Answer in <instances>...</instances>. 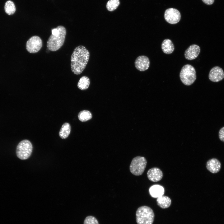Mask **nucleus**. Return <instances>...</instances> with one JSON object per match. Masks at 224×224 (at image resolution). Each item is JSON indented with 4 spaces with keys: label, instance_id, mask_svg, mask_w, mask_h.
I'll return each instance as SVG.
<instances>
[{
    "label": "nucleus",
    "instance_id": "nucleus-21",
    "mask_svg": "<svg viewBox=\"0 0 224 224\" xmlns=\"http://www.w3.org/2000/svg\"><path fill=\"white\" fill-rule=\"evenodd\" d=\"M119 4V0H109L107 2L106 8L109 11H112L116 9Z\"/></svg>",
    "mask_w": 224,
    "mask_h": 224
},
{
    "label": "nucleus",
    "instance_id": "nucleus-5",
    "mask_svg": "<svg viewBox=\"0 0 224 224\" xmlns=\"http://www.w3.org/2000/svg\"><path fill=\"white\" fill-rule=\"evenodd\" d=\"M33 149L31 143L27 139L20 142L17 145L16 149L17 157L21 160H26L31 155Z\"/></svg>",
    "mask_w": 224,
    "mask_h": 224
},
{
    "label": "nucleus",
    "instance_id": "nucleus-2",
    "mask_svg": "<svg viewBox=\"0 0 224 224\" xmlns=\"http://www.w3.org/2000/svg\"><path fill=\"white\" fill-rule=\"evenodd\" d=\"M52 34L47 42L48 49L52 51L58 50L63 45L66 34L65 28L59 26L51 30Z\"/></svg>",
    "mask_w": 224,
    "mask_h": 224
},
{
    "label": "nucleus",
    "instance_id": "nucleus-14",
    "mask_svg": "<svg viewBox=\"0 0 224 224\" xmlns=\"http://www.w3.org/2000/svg\"><path fill=\"white\" fill-rule=\"evenodd\" d=\"M164 191V188L162 186L158 184L152 186L149 189L150 195L155 198H157L163 195Z\"/></svg>",
    "mask_w": 224,
    "mask_h": 224
},
{
    "label": "nucleus",
    "instance_id": "nucleus-7",
    "mask_svg": "<svg viewBox=\"0 0 224 224\" xmlns=\"http://www.w3.org/2000/svg\"><path fill=\"white\" fill-rule=\"evenodd\" d=\"M42 46V41L40 38L38 36H32L27 41L26 48L30 53L38 52Z\"/></svg>",
    "mask_w": 224,
    "mask_h": 224
},
{
    "label": "nucleus",
    "instance_id": "nucleus-24",
    "mask_svg": "<svg viewBox=\"0 0 224 224\" xmlns=\"http://www.w3.org/2000/svg\"><path fill=\"white\" fill-rule=\"evenodd\" d=\"M202 1L205 4L208 5H211L212 4L214 0H202Z\"/></svg>",
    "mask_w": 224,
    "mask_h": 224
},
{
    "label": "nucleus",
    "instance_id": "nucleus-3",
    "mask_svg": "<svg viewBox=\"0 0 224 224\" xmlns=\"http://www.w3.org/2000/svg\"><path fill=\"white\" fill-rule=\"evenodd\" d=\"M154 218L153 211L149 207L141 206L137 210L136 220L138 224H152Z\"/></svg>",
    "mask_w": 224,
    "mask_h": 224
},
{
    "label": "nucleus",
    "instance_id": "nucleus-12",
    "mask_svg": "<svg viewBox=\"0 0 224 224\" xmlns=\"http://www.w3.org/2000/svg\"><path fill=\"white\" fill-rule=\"evenodd\" d=\"M147 175L148 179L154 182L159 181L162 179L163 176L162 171L157 167L152 168L149 170Z\"/></svg>",
    "mask_w": 224,
    "mask_h": 224
},
{
    "label": "nucleus",
    "instance_id": "nucleus-19",
    "mask_svg": "<svg viewBox=\"0 0 224 224\" xmlns=\"http://www.w3.org/2000/svg\"><path fill=\"white\" fill-rule=\"evenodd\" d=\"M4 9L6 13L8 15L14 14L16 10L14 3L11 0L7 1L5 4Z\"/></svg>",
    "mask_w": 224,
    "mask_h": 224
},
{
    "label": "nucleus",
    "instance_id": "nucleus-9",
    "mask_svg": "<svg viewBox=\"0 0 224 224\" xmlns=\"http://www.w3.org/2000/svg\"><path fill=\"white\" fill-rule=\"evenodd\" d=\"M208 77L212 82H217L222 80L224 78L223 69L218 66H215L210 70Z\"/></svg>",
    "mask_w": 224,
    "mask_h": 224
},
{
    "label": "nucleus",
    "instance_id": "nucleus-15",
    "mask_svg": "<svg viewBox=\"0 0 224 224\" xmlns=\"http://www.w3.org/2000/svg\"><path fill=\"white\" fill-rule=\"evenodd\" d=\"M161 48L163 52L166 54L172 53L175 49L173 43L169 39H166L162 41Z\"/></svg>",
    "mask_w": 224,
    "mask_h": 224
},
{
    "label": "nucleus",
    "instance_id": "nucleus-11",
    "mask_svg": "<svg viewBox=\"0 0 224 224\" xmlns=\"http://www.w3.org/2000/svg\"><path fill=\"white\" fill-rule=\"evenodd\" d=\"M200 49L198 45L193 44L190 45L185 51V58L188 60H193L196 58L199 55Z\"/></svg>",
    "mask_w": 224,
    "mask_h": 224
},
{
    "label": "nucleus",
    "instance_id": "nucleus-16",
    "mask_svg": "<svg viewBox=\"0 0 224 224\" xmlns=\"http://www.w3.org/2000/svg\"><path fill=\"white\" fill-rule=\"evenodd\" d=\"M156 202L158 205L162 208L169 207L171 204V200L170 198L163 195L157 198Z\"/></svg>",
    "mask_w": 224,
    "mask_h": 224
},
{
    "label": "nucleus",
    "instance_id": "nucleus-20",
    "mask_svg": "<svg viewBox=\"0 0 224 224\" xmlns=\"http://www.w3.org/2000/svg\"><path fill=\"white\" fill-rule=\"evenodd\" d=\"M92 115L90 112L87 110L80 111L78 114L79 119L82 122H86L91 119Z\"/></svg>",
    "mask_w": 224,
    "mask_h": 224
},
{
    "label": "nucleus",
    "instance_id": "nucleus-17",
    "mask_svg": "<svg viewBox=\"0 0 224 224\" xmlns=\"http://www.w3.org/2000/svg\"><path fill=\"white\" fill-rule=\"evenodd\" d=\"M71 130V127L68 123H65L62 126L59 133L60 137L62 139L67 138L69 135Z\"/></svg>",
    "mask_w": 224,
    "mask_h": 224
},
{
    "label": "nucleus",
    "instance_id": "nucleus-22",
    "mask_svg": "<svg viewBox=\"0 0 224 224\" xmlns=\"http://www.w3.org/2000/svg\"><path fill=\"white\" fill-rule=\"evenodd\" d=\"M84 224H99V223L95 217L92 216H88L85 218Z\"/></svg>",
    "mask_w": 224,
    "mask_h": 224
},
{
    "label": "nucleus",
    "instance_id": "nucleus-8",
    "mask_svg": "<svg viewBox=\"0 0 224 224\" xmlns=\"http://www.w3.org/2000/svg\"><path fill=\"white\" fill-rule=\"evenodd\" d=\"M181 15L180 12L177 9L169 8L167 9L164 13V18L168 23L175 24L180 20Z\"/></svg>",
    "mask_w": 224,
    "mask_h": 224
},
{
    "label": "nucleus",
    "instance_id": "nucleus-4",
    "mask_svg": "<svg viewBox=\"0 0 224 224\" xmlns=\"http://www.w3.org/2000/svg\"><path fill=\"white\" fill-rule=\"evenodd\" d=\"M196 71L194 68L190 64L184 66L181 69L180 77L182 82L187 86L192 84L196 78Z\"/></svg>",
    "mask_w": 224,
    "mask_h": 224
},
{
    "label": "nucleus",
    "instance_id": "nucleus-18",
    "mask_svg": "<svg viewBox=\"0 0 224 224\" xmlns=\"http://www.w3.org/2000/svg\"><path fill=\"white\" fill-rule=\"evenodd\" d=\"M90 82V80L88 77L86 76H83L80 79L77 83V86L80 90H85L88 88Z\"/></svg>",
    "mask_w": 224,
    "mask_h": 224
},
{
    "label": "nucleus",
    "instance_id": "nucleus-1",
    "mask_svg": "<svg viewBox=\"0 0 224 224\" xmlns=\"http://www.w3.org/2000/svg\"><path fill=\"white\" fill-rule=\"evenodd\" d=\"M90 53L84 46L79 45L74 49L71 58L72 72L75 74L82 73L89 61Z\"/></svg>",
    "mask_w": 224,
    "mask_h": 224
},
{
    "label": "nucleus",
    "instance_id": "nucleus-6",
    "mask_svg": "<svg viewBox=\"0 0 224 224\" xmlns=\"http://www.w3.org/2000/svg\"><path fill=\"white\" fill-rule=\"evenodd\" d=\"M147 163V160L144 157L137 156L132 160L130 166V170L133 175L138 176L143 173Z\"/></svg>",
    "mask_w": 224,
    "mask_h": 224
},
{
    "label": "nucleus",
    "instance_id": "nucleus-13",
    "mask_svg": "<svg viewBox=\"0 0 224 224\" xmlns=\"http://www.w3.org/2000/svg\"><path fill=\"white\" fill-rule=\"evenodd\" d=\"M206 168L211 172L216 173L220 171L221 168V164L217 159L213 158L207 162Z\"/></svg>",
    "mask_w": 224,
    "mask_h": 224
},
{
    "label": "nucleus",
    "instance_id": "nucleus-23",
    "mask_svg": "<svg viewBox=\"0 0 224 224\" xmlns=\"http://www.w3.org/2000/svg\"><path fill=\"white\" fill-rule=\"evenodd\" d=\"M219 137L221 141L224 142V127L220 129L219 132Z\"/></svg>",
    "mask_w": 224,
    "mask_h": 224
},
{
    "label": "nucleus",
    "instance_id": "nucleus-10",
    "mask_svg": "<svg viewBox=\"0 0 224 224\" xmlns=\"http://www.w3.org/2000/svg\"><path fill=\"white\" fill-rule=\"evenodd\" d=\"M150 63L149 58L145 55H141L138 57L134 62L136 68L140 71H144L147 70L149 67Z\"/></svg>",
    "mask_w": 224,
    "mask_h": 224
}]
</instances>
